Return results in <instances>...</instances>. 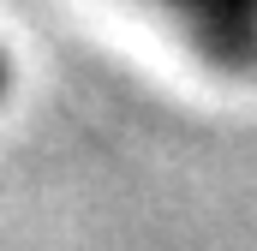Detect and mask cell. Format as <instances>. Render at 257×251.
I'll return each instance as SVG.
<instances>
[{"label":"cell","instance_id":"6da1fadb","mask_svg":"<svg viewBox=\"0 0 257 251\" xmlns=\"http://www.w3.org/2000/svg\"><path fill=\"white\" fill-rule=\"evenodd\" d=\"M221 66H257V0H174Z\"/></svg>","mask_w":257,"mask_h":251},{"label":"cell","instance_id":"7a4b0ae2","mask_svg":"<svg viewBox=\"0 0 257 251\" xmlns=\"http://www.w3.org/2000/svg\"><path fill=\"white\" fill-rule=\"evenodd\" d=\"M0 90H6V60H0Z\"/></svg>","mask_w":257,"mask_h":251}]
</instances>
